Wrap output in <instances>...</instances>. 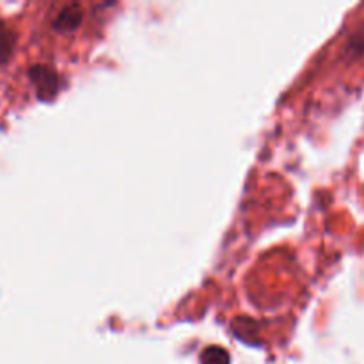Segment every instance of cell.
<instances>
[{"label":"cell","mask_w":364,"mask_h":364,"mask_svg":"<svg viewBox=\"0 0 364 364\" xmlns=\"http://www.w3.org/2000/svg\"><path fill=\"white\" fill-rule=\"evenodd\" d=\"M28 77H31L32 84L36 85V91L41 100H50L59 92L60 89V78L52 68L48 66H32L28 70Z\"/></svg>","instance_id":"1"},{"label":"cell","mask_w":364,"mask_h":364,"mask_svg":"<svg viewBox=\"0 0 364 364\" xmlns=\"http://www.w3.org/2000/svg\"><path fill=\"white\" fill-rule=\"evenodd\" d=\"M82 20H84V11H82L80 4H68L57 13L55 20L52 21V28L55 32L66 34V32L77 31Z\"/></svg>","instance_id":"2"},{"label":"cell","mask_w":364,"mask_h":364,"mask_svg":"<svg viewBox=\"0 0 364 364\" xmlns=\"http://www.w3.org/2000/svg\"><path fill=\"white\" fill-rule=\"evenodd\" d=\"M199 363L201 364H231V358H230V352L224 350L223 347L212 345V347H206L205 350L201 352Z\"/></svg>","instance_id":"3"},{"label":"cell","mask_w":364,"mask_h":364,"mask_svg":"<svg viewBox=\"0 0 364 364\" xmlns=\"http://www.w3.org/2000/svg\"><path fill=\"white\" fill-rule=\"evenodd\" d=\"M14 48V34L6 28L4 25H0V64L7 63V59L11 57Z\"/></svg>","instance_id":"4"},{"label":"cell","mask_w":364,"mask_h":364,"mask_svg":"<svg viewBox=\"0 0 364 364\" xmlns=\"http://www.w3.org/2000/svg\"><path fill=\"white\" fill-rule=\"evenodd\" d=\"M347 50L354 57L363 55V53H364V28H361V31L355 32V34L352 36L350 39H348Z\"/></svg>","instance_id":"5"}]
</instances>
